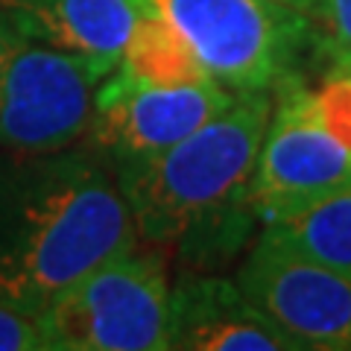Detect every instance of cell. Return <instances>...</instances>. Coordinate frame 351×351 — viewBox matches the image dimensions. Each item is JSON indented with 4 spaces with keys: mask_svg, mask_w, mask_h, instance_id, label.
Listing matches in <instances>:
<instances>
[{
    "mask_svg": "<svg viewBox=\"0 0 351 351\" xmlns=\"http://www.w3.org/2000/svg\"><path fill=\"white\" fill-rule=\"evenodd\" d=\"M114 170L91 149L0 156V302L44 313L106 258L138 243Z\"/></svg>",
    "mask_w": 351,
    "mask_h": 351,
    "instance_id": "6da1fadb",
    "label": "cell"
},
{
    "mask_svg": "<svg viewBox=\"0 0 351 351\" xmlns=\"http://www.w3.org/2000/svg\"><path fill=\"white\" fill-rule=\"evenodd\" d=\"M272 114V91L237 94L176 147L117 167L141 243L173 252L184 269L228 263L258 228L252 173Z\"/></svg>",
    "mask_w": 351,
    "mask_h": 351,
    "instance_id": "7a4b0ae2",
    "label": "cell"
},
{
    "mask_svg": "<svg viewBox=\"0 0 351 351\" xmlns=\"http://www.w3.org/2000/svg\"><path fill=\"white\" fill-rule=\"evenodd\" d=\"M47 351H170V276L141 240L73 281L41 313Z\"/></svg>",
    "mask_w": 351,
    "mask_h": 351,
    "instance_id": "3957f363",
    "label": "cell"
},
{
    "mask_svg": "<svg viewBox=\"0 0 351 351\" xmlns=\"http://www.w3.org/2000/svg\"><path fill=\"white\" fill-rule=\"evenodd\" d=\"M152 9L188 41L208 80L234 94L299 80V62L313 47L311 21L272 0H152Z\"/></svg>",
    "mask_w": 351,
    "mask_h": 351,
    "instance_id": "277c9868",
    "label": "cell"
},
{
    "mask_svg": "<svg viewBox=\"0 0 351 351\" xmlns=\"http://www.w3.org/2000/svg\"><path fill=\"white\" fill-rule=\"evenodd\" d=\"M108 73L91 59L27 36L0 68V156L29 158L82 147Z\"/></svg>",
    "mask_w": 351,
    "mask_h": 351,
    "instance_id": "5b68a950",
    "label": "cell"
},
{
    "mask_svg": "<svg viewBox=\"0 0 351 351\" xmlns=\"http://www.w3.org/2000/svg\"><path fill=\"white\" fill-rule=\"evenodd\" d=\"M351 188V158L313 114L311 91L290 80L272 91V114L252 173L258 226L281 223Z\"/></svg>",
    "mask_w": 351,
    "mask_h": 351,
    "instance_id": "8992f818",
    "label": "cell"
},
{
    "mask_svg": "<svg viewBox=\"0 0 351 351\" xmlns=\"http://www.w3.org/2000/svg\"><path fill=\"white\" fill-rule=\"evenodd\" d=\"M234 97L217 82L152 85L114 68L97 91L94 123L82 147L117 170L176 147L228 108Z\"/></svg>",
    "mask_w": 351,
    "mask_h": 351,
    "instance_id": "52a82bcc",
    "label": "cell"
},
{
    "mask_svg": "<svg viewBox=\"0 0 351 351\" xmlns=\"http://www.w3.org/2000/svg\"><path fill=\"white\" fill-rule=\"evenodd\" d=\"M234 281L304 351H351V278L258 232Z\"/></svg>",
    "mask_w": 351,
    "mask_h": 351,
    "instance_id": "ba28073f",
    "label": "cell"
},
{
    "mask_svg": "<svg viewBox=\"0 0 351 351\" xmlns=\"http://www.w3.org/2000/svg\"><path fill=\"white\" fill-rule=\"evenodd\" d=\"M170 348L304 351L240 290L211 269H182L170 281Z\"/></svg>",
    "mask_w": 351,
    "mask_h": 351,
    "instance_id": "9c48e42d",
    "label": "cell"
},
{
    "mask_svg": "<svg viewBox=\"0 0 351 351\" xmlns=\"http://www.w3.org/2000/svg\"><path fill=\"white\" fill-rule=\"evenodd\" d=\"M29 38L85 56L106 71L123 59L126 41L152 12V0H0Z\"/></svg>",
    "mask_w": 351,
    "mask_h": 351,
    "instance_id": "30bf717a",
    "label": "cell"
},
{
    "mask_svg": "<svg viewBox=\"0 0 351 351\" xmlns=\"http://www.w3.org/2000/svg\"><path fill=\"white\" fill-rule=\"evenodd\" d=\"M299 255L351 278V188L325 196L281 223L261 226Z\"/></svg>",
    "mask_w": 351,
    "mask_h": 351,
    "instance_id": "8fae6325",
    "label": "cell"
},
{
    "mask_svg": "<svg viewBox=\"0 0 351 351\" xmlns=\"http://www.w3.org/2000/svg\"><path fill=\"white\" fill-rule=\"evenodd\" d=\"M117 68H123L129 76H135L141 82H152V85L211 82L199 59L188 47V41L156 9L135 27Z\"/></svg>",
    "mask_w": 351,
    "mask_h": 351,
    "instance_id": "7c38bea8",
    "label": "cell"
},
{
    "mask_svg": "<svg viewBox=\"0 0 351 351\" xmlns=\"http://www.w3.org/2000/svg\"><path fill=\"white\" fill-rule=\"evenodd\" d=\"M311 29L313 47L331 71H351V0H319Z\"/></svg>",
    "mask_w": 351,
    "mask_h": 351,
    "instance_id": "4fadbf2b",
    "label": "cell"
},
{
    "mask_svg": "<svg viewBox=\"0 0 351 351\" xmlns=\"http://www.w3.org/2000/svg\"><path fill=\"white\" fill-rule=\"evenodd\" d=\"M311 106L322 129L351 158V71H334L316 91H311Z\"/></svg>",
    "mask_w": 351,
    "mask_h": 351,
    "instance_id": "5bb4252c",
    "label": "cell"
},
{
    "mask_svg": "<svg viewBox=\"0 0 351 351\" xmlns=\"http://www.w3.org/2000/svg\"><path fill=\"white\" fill-rule=\"evenodd\" d=\"M0 351H47L41 313L0 302Z\"/></svg>",
    "mask_w": 351,
    "mask_h": 351,
    "instance_id": "9a60e30c",
    "label": "cell"
},
{
    "mask_svg": "<svg viewBox=\"0 0 351 351\" xmlns=\"http://www.w3.org/2000/svg\"><path fill=\"white\" fill-rule=\"evenodd\" d=\"M24 38H27V32L21 29V24L12 18V12H9V9L0 3V68H3V62L12 56V50Z\"/></svg>",
    "mask_w": 351,
    "mask_h": 351,
    "instance_id": "2e32d148",
    "label": "cell"
},
{
    "mask_svg": "<svg viewBox=\"0 0 351 351\" xmlns=\"http://www.w3.org/2000/svg\"><path fill=\"white\" fill-rule=\"evenodd\" d=\"M272 3H278V6H284V9H290V12L302 15V18H307V21H313L316 9H319V0H272Z\"/></svg>",
    "mask_w": 351,
    "mask_h": 351,
    "instance_id": "e0dca14e",
    "label": "cell"
}]
</instances>
